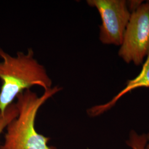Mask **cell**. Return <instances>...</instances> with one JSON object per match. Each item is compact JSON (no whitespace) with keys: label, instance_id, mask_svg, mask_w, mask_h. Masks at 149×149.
<instances>
[{"label":"cell","instance_id":"1","mask_svg":"<svg viewBox=\"0 0 149 149\" xmlns=\"http://www.w3.org/2000/svg\"><path fill=\"white\" fill-rule=\"evenodd\" d=\"M0 112L3 114L17 96L33 86L44 91L52 87V80L45 68L34 57L31 48L27 54L18 52L12 56L0 48Z\"/></svg>","mask_w":149,"mask_h":149},{"label":"cell","instance_id":"2","mask_svg":"<svg viewBox=\"0 0 149 149\" xmlns=\"http://www.w3.org/2000/svg\"><path fill=\"white\" fill-rule=\"evenodd\" d=\"M61 89L55 86L44 91L40 97L28 89L17 96L18 115L7 126L5 141L0 149H56L48 146L49 138L38 133L35 120L39 108Z\"/></svg>","mask_w":149,"mask_h":149},{"label":"cell","instance_id":"3","mask_svg":"<svg viewBox=\"0 0 149 149\" xmlns=\"http://www.w3.org/2000/svg\"><path fill=\"white\" fill-rule=\"evenodd\" d=\"M149 53V2H144L131 13L118 51L127 64L139 66Z\"/></svg>","mask_w":149,"mask_h":149},{"label":"cell","instance_id":"4","mask_svg":"<svg viewBox=\"0 0 149 149\" xmlns=\"http://www.w3.org/2000/svg\"><path fill=\"white\" fill-rule=\"evenodd\" d=\"M96 8L101 18L99 39L102 44L120 47L131 13L125 0H87Z\"/></svg>","mask_w":149,"mask_h":149},{"label":"cell","instance_id":"5","mask_svg":"<svg viewBox=\"0 0 149 149\" xmlns=\"http://www.w3.org/2000/svg\"><path fill=\"white\" fill-rule=\"evenodd\" d=\"M139 88H149V53L145 60L141 70L135 77L127 81L124 88L106 104L97 105L87 110L90 117H96L111 109L123 96Z\"/></svg>","mask_w":149,"mask_h":149},{"label":"cell","instance_id":"6","mask_svg":"<svg viewBox=\"0 0 149 149\" xmlns=\"http://www.w3.org/2000/svg\"><path fill=\"white\" fill-rule=\"evenodd\" d=\"M18 115V111L15 103H12L2 114L0 112V135L8 124Z\"/></svg>","mask_w":149,"mask_h":149},{"label":"cell","instance_id":"7","mask_svg":"<svg viewBox=\"0 0 149 149\" xmlns=\"http://www.w3.org/2000/svg\"><path fill=\"white\" fill-rule=\"evenodd\" d=\"M147 143L146 134H139L135 131L132 130L127 144L132 149H145Z\"/></svg>","mask_w":149,"mask_h":149},{"label":"cell","instance_id":"8","mask_svg":"<svg viewBox=\"0 0 149 149\" xmlns=\"http://www.w3.org/2000/svg\"><path fill=\"white\" fill-rule=\"evenodd\" d=\"M144 3V1L142 0H129L127 1V4L128 9L132 13L136 11L139 7Z\"/></svg>","mask_w":149,"mask_h":149},{"label":"cell","instance_id":"9","mask_svg":"<svg viewBox=\"0 0 149 149\" xmlns=\"http://www.w3.org/2000/svg\"><path fill=\"white\" fill-rule=\"evenodd\" d=\"M146 136H147V143L145 149H149V133L148 134L146 135Z\"/></svg>","mask_w":149,"mask_h":149}]
</instances>
